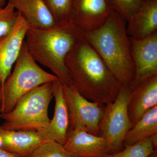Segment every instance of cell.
I'll return each instance as SVG.
<instances>
[{
	"instance_id": "obj_1",
	"label": "cell",
	"mask_w": 157,
	"mask_h": 157,
	"mask_svg": "<svg viewBox=\"0 0 157 157\" xmlns=\"http://www.w3.org/2000/svg\"><path fill=\"white\" fill-rule=\"evenodd\" d=\"M72 85L89 101L107 105L117 98L121 83L82 36L65 60Z\"/></svg>"
},
{
	"instance_id": "obj_2",
	"label": "cell",
	"mask_w": 157,
	"mask_h": 157,
	"mask_svg": "<svg viewBox=\"0 0 157 157\" xmlns=\"http://www.w3.org/2000/svg\"><path fill=\"white\" fill-rule=\"evenodd\" d=\"M126 23L112 10L103 25L82 34L121 84L130 86L135 79V70Z\"/></svg>"
},
{
	"instance_id": "obj_3",
	"label": "cell",
	"mask_w": 157,
	"mask_h": 157,
	"mask_svg": "<svg viewBox=\"0 0 157 157\" xmlns=\"http://www.w3.org/2000/svg\"><path fill=\"white\" fill-rule=\"evenodd\" d=\"M82 36L81 31L71 23L45 29L30 28L25 42L29 52L37 63L49 69L63 85H72L65 59Z\"/></svg>"
},
{
	"instance_id": "obj_4",
	"label": "cell",
	"mask_w": 157,
	"mask_h": 157,
	"mask_svg": "<svg viewBox=\"0 0 157 157\" xmlns=\"http://www.w3.org/2000/svg\"><path fill=\"white\" fill-rule=\"evenodd\" d=\"M14 70L0 90V113H7L14 108L23 96L41 85L58 79L43 70L29 52L25 40Z\"/></svg>"
},
{
	"instance_id": "obj_5",
	"label": "cell",
	"mask_w": 157,
	"mask_h": 157,
	"mask_svg": "<svg viewBox=\"0 0 157 157\" xmlns=\"http://www.w3.org/2000/svg\"><path fill=\"white\" fill-rule=\"evenodd\" d=\"M53 82L34 89L17 101L13 109L1 114L4 122L0 128L37 132L50 121L48 109L52 95Z\"/></svg>"
},
{
	"instance_id": "obj_6",
	"label": "cell",
	"mask_w": 157,
	"mask_h": 157,
	"mask_svg": "<svg viewBox=\"0 0 157 157\" xmlns=\"http://www.w3.org/2000/svg\"><path fill=\"white\" fill-rule=\"evenodd\" d=\"M131 88L122 85L117 98L113 102L104 107L99 130V136L107 141L109 154L121 150L127 133L134 124L129 117L128 103Z\"/></svg>"
},
{
	"instance_id": "obj_7",
	"label": "cell",
	"mask_w": 157,
	"mask_h": 157,
	"mask_svg": "<svg viewBox=\"0 0 157 157\" xmlns=\"http://www.w3.org/2000/svg\"><path fill=\"white\" fill-rule=\"evenodd\" d=\"M63 89L70 115L69 131L78 129L99 136L105 105L86 99L73 85L63 84Z\"/></svg>"
},
{
	"instance_id": "obj_8",
	"label": "cell",
	"mask_w": 157,
	"mask_h": 157,
	"mask_svg": "<svg viewBox=\"0 0 157 157\" xmlns=\"http://www.w3.org/2000/svg\"><path fill=\"white\" fill-rule=\"evenodd\" d=\"M130 41L135 70V79L130 86L132 89L157 74V32L140 40L130 38Z\"/></svg>"
},
{
	"instance_id": "obj_9",
	"label": "cell",
	"mask_w": 157,
	"mask_h": 157,
	"mask_svg": "<svg viewBox=\"0 0 157 157\" xmlns=\"http://www.w3.org/2000/svg\"><path fill=\"white\" fill-rule=\"evenodd\" d=\"M30 28L18 14L14 28L9 34L0 37V82L2 88L11 73L19 56L26 34Z\"/></svg>"
},
{
	"instance_id": "obj_10",
	"label": "cell",
	"mask_w": 157,
	"mask_h": 157,
	"mask_svg": "<svg viewBox=\"0 0 157 157\" xmlns=\"http://www.w3.org/2000/svg\"><path fill=\"white\" fill-rule=\"evenodd\" d=\"M52 90V95L55 101L53 117L47 126L36 132L45 140H55L63 144L69 132L70 118L64 97L63 84L59 79L53 82Z\"/></svg>"
},
{
	"instance_id": "obj_11",
	"label": "cell",
	"mask_w": 157,
	"mask_h": 157,
	"mask_svg": "<svg viewBox=\"0 0 157 157\" xmlns=\"http://www.w3.org/2000/svg\"><path fill=\"white\" fill-rule=\"evenodd\" d=\"M112 9L107 0H75L73 23L82 33L99 28Z\"/></svg>"
},
{
	"instance_id": "obj_12",
	"label": "cell",
	"mask_w": 157,
	"mask_h": 157,
	"mask_svg": "<svg viewBox=\"0 0 157 157\" xmlns=\"http://www.w3.org/2000/svg\"><path fill=\"white\" fill-rule=\"evenodd\" d=\"M63 145L71 157H106L109 154L105 139L78 129L69 131Z\"/></svg>"
},
{
	"instance_id": "obj_13",
	"label": "cell",
	"mask_w": 157,
	"mask_h": 157,
	"mask_svg": "<svg viewBox=\"0 0 157 157\" xmlns=\"http://www.w3.org/2000/svg\"><path fill=\"white\" fill-rule=\"evenodd\" d=\"M131 89L128 111L134 124L147 111L157 106V74L149 76Z\"/></svg>"
},
{
	"instance_id": "obj_14",
	"label": "cell",
	"mask_w": 157,
	"mask_h": 157,
	"mask_svg": "<svg viewBox=\"0 0 157 157\" xmlns=\"http://www.w3.org/2000/svg\"><path fill=\"white\" fill-rule=\"evenodd\" d=\"M2 148L20 157H29L42 143L47 140L36 132L14 131L0 128Z\"/></svg>"
},
{
	"instance_id": "obj_15",
	"label": "cell",
	"mask_w": 157,
	"mask_h": 157,
	"mask_svg": "<svg viewBox=\"0 0 157 157\" xmlns=\"http://www.w3.org/2000/svg\"><path fill=\"white\" fill-rule=\"evenodd\" d=\"M32 28L45 29L57 24L43 0H8Z\"/></svg>"
},
{
	"instance_id": "obj_16",
	"label": "cell",
	"mask_w": 157,
	"mask_h": 157,
	"mask_svg": "<svg viewBox=\"0 0 157 157\" xmlns=\"http://www.w3.org/2000/svg\"><path fill=\"white\" fill-rule=\"evenodd\" d=\"M126 27L130 38L140 40L157 32V0H147L129 21Z\"/></svg>"
},
{
	"instance_id": "obj_17",
	"label": "cell",
	"mask_w": 157,
	"mask_h": 157,
	"mask_svg": "<svg viewBox=\"0 0 157 157\" xmlns=\"http://www.w3.org/2000/svg\"><path fill=\"white\" fill-rule=\"evenodd\" d=\"M157 135V106L147 111L127 133L124 146L131 145Z\"/></svg>"
},
{
	"instance_id": "obj_18",
	"label": "cell",
	"mask_w": 157,
	"mask_h": 157,
	"mask_svg": "<svg viewBox=\"0 0 157 157\" xmlns=\"http://www.w3.org/2000/svg\"><path fill=\"white\" fill-rule=\"evenodd\" d=\"M57 24L73 23L75 0H43Z\"/></svg>"
},
{
	"instance_id": "obj_19",
	"label": "cell",
	"mask_w": 157,
	"mask_h": 157,
	"mask_svg": "<svg viewBox=\"0 0 157 157\" xmlns=\"http://www.w3.org/2000/svg\"><path fill=\"white\" fill-rule=\"evenodd\" d=\"M124 147L123 150L108 154L106 157H149L155 150H157L152 136L135 144Z\"/></svg>"
},
{
	"instance_id": "obj_20",
	"label": "cell",
	"mask_w": 157,
	"mask_h": 157,
	"mask_svg": "<svg viewBox=\"0 0 157 157\" xmlns=\"http://www.w3.org/2000/svg\"><path fill=\"white\" fill-rule=\"evenodd\" d=\"M111 9L129 22L138 12L142 4L138 0H107Z\"/></svg>"
},
{
	"instance_id": "obj_21",
	"label": "cell",
	"mask_w": 157,
	"mask_h": 157,
	"mask_svg": "<svg viewBox=\"0 0 157 157\" xmlns=\"http://www.w3.org/2000/svg\"><path fill=\"white\" fill-rule=\"evenodd\" d=\"M29 157H71L63 145L55 140H48L42 143Z\"/></svg>"
},
{
	"instance_id": "obj_22",
	"label": "cell",
	"mask_w": 157,
	"mask_h": 157,
	"mask_svg": "<svg viewBox=\"0 0 157 157\" xmlns=\"http://www.w3.org/2000/svg\"><path fill=\"white\" fill-rule=\"evenodd\" d=\"M18 16V12L9 3L0 9V37L12 31Z\"/></svg>"
},
{
	"instance_id": "obj_23",
	"label": "cell",
	"mask_w": 157,
	"mask_h": 157,
	"mask_svg": "<svg viewBox=\"0 0 157 157\" xmlns=\"http://www.w3.org/2000/svg\"><path fill=\"white\" fill-rule=\"evenodd\" d=\"M0 157H20L17 155L0 148Z\"/></svg>"
},
{
	"instance_id": "obj_24",
	"label": "cell",
	"mask_w": 157,
	"mask_h": 157,
	"mask_svg": "<svg viewBox=\"0 0 157 157\" xmlns=\"http://www.w3.org/2000/svg\"><path fill=\"white\" fill-rule=\"evenodd\" d=\"M6 5V0H0V9L2 8Z\"/></svg>"
},
{
	"instance_id": "obj_25",
	"label": "cell",
	"mask_w": 157,
	"mask_h": 157,
	"mask_svg": "<svg viewBox=\"0 0 157 157\" xmlns=\"http://www.w3.org/2000/svg\"><path fill=\"white\" fill-rule=\"evenodd\" d=\"M149 157H157V150H155L153 152Z\"/></svg>"
},
{
	"instance_id": "obj_26",
	"label": "cell",
	"mask_w": 157,
	"mask_h": 157,
	"mask_svg": "<svg viewBox=\"0 0 157 157\" xmlns=\"http://www.w3.org/2000/svg\"><path fill=\"white\" fill-rule=\"evenodd\" d=\"M138 1H139V2H140V3L143 4V3H144V2H146L147 0H138Z\"/></svg>"
},
{
	"instance_id": "obj_27",
	"label": "cell",
	"mask_w": 157,
	"mask_h": 157,
	"mask_svg": "<svg viewBox=\"0 0 157 157\" xmlns=\"http://www.w3.org/2000/svg\"><path fill=\"white\" fill-rule=\"evenodd\" d=\"M1 87H2V85H1V82H0V90H1Z\"/></svg>"
},
{
	"instance_id": "obj_28",
	"label": "cell",
	"mask_w": 157,
	"mask_h": 157,
	"mask_svg": "<svg viewBox=\"0 0 157 157\" xmlns=\"http://www.w3.org/2000/svg\"><path fill=\"white\" fill-rule=\"evenodd\" d=\"M1 113H0V118H1Z\"/></svg>"
}]
</instances>
